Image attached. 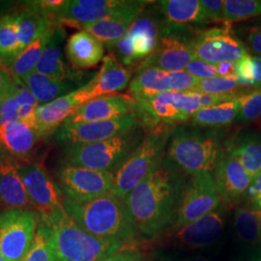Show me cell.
<instances>
[{"label":"cell","instance_id":"33","mask_svg":"<svg viewBox=\"0 0 261 261\" xmlns=\"http://www.w3.org/2000/svg\"><path fill=\"white\" fill-rule=\"evenodd\" d=\"M13 14L18 24L19 42L22 49L57 25V23L42 17L28 6L25 9Z\"/></svg>","mask_w":261,"mask_h":261},{"label":"cell","instance_id":"9","mask_svg":"<svg viewBox=\"0 0 261 261\" xmlns=\"http://www.w3.org/2000/svg\"><path fill=\"white\" fill-rule=\"evenodd\" d=\"M134 101L135 113L147 130L174 128L193 116L187 106V92L168 91Z\"/></svg>","mask_w":261,"mask_h":261},{"label":"cell","instance_id":"1","mask_svg":"<svg viewBox=\"0 0 261 261\" xmlns=\"http://www.w3.org/2000/svg\"><path fill=\"white\" fill-rule=\"evenodd\" d=\"M186 183L165 156L159 161L124 200L138 236L154 238L173 227Z\"/></svg>","mask_w":261,"mask_h":261},{"label":"cell","instance_id":"40","mask_svg":"<svg viewBox=\"0 0 261 261\" xmlns=\"http://www.w3.org/2000/svg\"><path fill=\"white\" fill-rule=\"evenodd\" d=\"M244 88L239 83L236 75H219L208 80H202L196 86L194 92L209 94V95H223L241 91Z\"/></svg>","mask_w":261,"mask_h":261},{"label":"cell","instance_id":"17","mask_svg":"<svg viewBox=\"0 0 261 261\" xmlns=\"http://www.w3.org/2000/svg\"><path fill=\"white\" fill-rule=\"evenodd\" d=\"M215 184L224 204L232 206L246 197L252 179L238 160L224 149L213 171Z\"/></svg>","mask_w":261,"mask_h":261},{"label":"cell","instance_id":"50","mask_svg":"<svg viewBox=\"0 0 261 261\" xmlns=\"http://www.w3.org/2000/svg\"><path fill=\"white\" fill-rule=\"evenodd\" d=\"M253 25H261V16L258 18H255V19H252Z\"/></svg>","mask_w":261,"mask_h":261},{"label":"cell","instance_id":"39","mask_svg":"<svg viewBox=\"0 0 261 261\" xmlns=\"http://www.w3.org/2000/svg\"><path fill=\"white\" fill-rule=\"evenodd\" d=\"M261 119V87L249 88L240 97V110L236 121L249 124Z\"/></svg>","mask_w":261,"mask_h":261},{"label":"cell","instance_id":"2","mask_svg":"<svg viewBox=\"0 0 261 261\" xmlns=\"http://www.w3.org/2000/svg\"><path fill=\"white\" fill-rule=\"evenodd\" d=\"M38 227L46 234L56 261H102L123 248L121 243L86 232L64 206L48 215H38Z\"/></svg>","mask_w":261,"mask_h":261},{"label":"cell","instance_id":"20","mask_svg":"<svg viewBox=\"0 0 261 261\" xmlns=\"http://www.w3.org/2000/svg\"><path fill=\"white\" fill-rule=\"evenodd\" d=\"M135 101L128 95L97 97L82 105L65 123L110 121L135 113Z\"/></svg>","mask_w":261,"mask_h":261},{"label":"cell","instance_id":"25","mask_svg":"<svg viewBox=\"0 0 261 261\" xmlns=\"http://www.w3.org/2000/svg\"><path fill=\"white\" fill-rule=\"evenodd\" d=\"M41 139L36 130L19 120L0 123V151L11 160L28 163V158Z\"/></svg>","mask_w":261,"mask_h":261},{"label":"cell","instance_id":"49","mask_svg":"<svg viewBox=\"0 0 261 261\" xmlns=\"http://www.w3.org/2000/svg\"><path fill=\"white\" fill-rule=\"evenodd\" d=\"M184 261H210L209 259H207L205 257H202V256H195V257H191V258H188L185 259Z\"/></svg>","mask_w":261,"mask_h":261},{"label":"cell","instance_id":"12","mask_svg":"<svg viewBox=\"0 0 261 261\" xmlns=\"http://www.w3.org/2000/svg\"><path fill=\"white\" fill-rule=\"evenodd\" d=\"M195 59L211 64L237 63L249 55L247 47L231 32V24L199 31L193 40Z\"/></svg>","mask_w":261,"mask_h":261},{"label":"cell","instance_id":"6","mask_svg":"<svg viewBox=\"0 0 261 261\" xmlns=\"http://www.w3.org/2000/svg\"><path fill=\"white\" fill-rule=\"evenodd\" d=\"M173 128L147 130L140 145L134 150L114 173L112 194L125 200L130 192L149 174L165 156L168 140Z\"/></svg>","mask_w":261,"mask_h":261},{"label":"cell","instance_id":"5","mask_svg":"<svg viewBox=\"0 0 261 261\" xmlns=\"http://www.w3.org/2000/svg\"><path fill=\"white\" fill-rule=\"evenodd\" d=\"M146 133L143 126H138L110 140L65 145L64 165L115 173L140 145Z\"/></svg>","mask_w":261,"mask_h":261},{"label":"cell","instance_id":"13","mask_svg":"<svg viewBox=\"0 0 261 261\" xmlns=\"http://www.w3.org/2000/svg\"><path fill=\"white\" fill-rule=\"evenodd\" d=\"M196 33L171 30L165 27L155 53L136 71L156 68L166 72L184 71L194 59L193 40Z\"/></svg>","mask_w":261,"mask_h":261},{"label":"cell","instance_id":"16","mask_svg":"<svg viewBox=\"0 0 261 261\" xmlns=\"http://www.w3.org/2000/svg\"><path fill=\"white\" fill-rule=\"evenodd\" d=\"M130 0H67L59 11L57 23L80 28L120 13Z\"/></svg>","mask_w":261,"mask_h":261},{"label":"cell","instance_id":"7","mask_svg":"<svg viewBox=\"0 0 261 261\" xmlns=\"http://www.w3.org/2000/svg\"><path fill=\"white\" fill-rule=\"evenodd\" d=\"M146 9L130 25L126 34L109 47L111 55L120 64L129 69L136 67L137 70L141 63L155 53L165 29L156 2L154 8L149 11Z\"/></svg>","mask_w":261,"mask_h":261},{"label":"cell","instance_id":"31","mask_svg":"<svg viewBox=\"0 0 261 261\" xmlns=\"http://www.w3.org/2000/svg\"><path fill=\"white\" fill-rule=\"evenodd\" d=\"M240 97L241 95L224 103L200 110L192 116L189 120V124L209 129H221L230 125L238 116L240 110Z\"/></svg>","mask_w":261,"mask_h":261},{"label":"cell","instance_id":"22","mask_svg":"<svg viewBox=\"0 0 261 261\" xmlns=\"http://www.w3.org/2000/svg\"><path fill=\"white\" fill-rule=\"evenodd\" d=\"M152 2L153 1L130 0V4L125 9L122 10L120 13L109 19L85 24L82 28V30H85L92 34L94 37L103 43V46L106 45L107 47H112L126 34L130 25Z\"/></svg>","mask_w":261,"mask_h":261},{"label":"cell","instance_id":"26","mask_svg":"<svg viewBox=\"0 0 261 261\" xmlns=\"http://www.w3.org/2000/svg\"><path fill=\"white\" fill-rule=\"evenodd\" d=\"M224 149L233 155L252 180L261 172V130H239L224 141Z\"/></svg>","mask_w":261,"mask_h":261},{"label":"cell","instance_id":"35","mask_svg":"<svg viewBox=\"0 0 261 261\" xmlns=\"http://www.w3.org/2000/svg\"><path fill=\"white\" fill-rule=\"evenodd\" d=\"M22 50L14 14L0 17V63L9 68Z\"/></svg>","mask_w":261,"mask_h":261},{"label":"cell","instance_id":"18","mask_svg":"<svg viewBox=\"0 0 261 261\" xmlns=\"http://www.w3.org/2000/svg\"><path fill=\"white\" fill-rule=\"evenodd\" d=\"M133 75V70L120 64L112 55L103 57L98 74L77 89L84 103L97 97L114 95L126 89Z\"/></svg>","mask_w":261,"mask_h":261},{"label":"cell","instance_id":"3","mask_svg":"<svg viewBox=\"0 0 261 261\" xmlns=\"http://www.w3.org/2000/svg\"><path fill=\"white\" fill-rule=\"evenodd\" d=\"M224 152L223 133L182 124L174 127L165 152L168 163L188 175L213 172Z\"/></svg>","mask_w":261,"mask_h":261},{"label":"cell","instance_id":"44","mask_svg":"<svg viewBox=\"0 0 261 261\" xmlns=\"http://www.w3.org/2000/svg\"><path fill=\"white\" fill-rule=\"evenodd\" d=\"M207 21H223L224 0H200Z\"/></svg>","mask_w":261,"mask_h":261},{"label":"cell","instance_id":"19","mask_svg":"<svg viewBox=\"0 0 261 261\" xmlns=\"http://www.w3.org/2000/svg\"><path fill=\"white\" fill-rule=\"evenodd\" d=\"M166 28L197 33L208 23L200 0H162L156 2Z\"/></svg>","mask_w":261,"mask_h":261},{"label":"cell","instance_id":"43","mask_svg":"<svg viewBox=\"0 0 261 261\" xmlns=\"http://www.w3.org/2000/svg\"><path fill=\"white\" fill-rule=\"evenodd\" d=\"M184 71L199 80H208L215 76H219L218 66L198 59H194L187 66Z\"/></svg>","mask_w":261,"mask_h":261},{"label":"cell","instance_id":"38","mask_svg":"<svg viewBox=\"0 0 261 261\" xmlns=\"http://www.w3.org/2000/svg\"><path fill=\"white\" fill-rule=\"evenodd\" d=\"M235 75L244 88L261 87V58L247 55L235 63Z\"/></svg>","mask_w":261,"mask_h":261},{"label":"cell","instance_id":"4","mask_svg":"<svg viewBox=\"0 0 261 261\" xmlns=\"http://www.w3.org/2000/svg\"><path fill=\"white\" fill-rule=\"evenodd\" d=\"M63 206L76 224L97 238L124 245L138 236L124 200L112 194L84 202L64 197Z\"/></svg>","mask_w":261,"mask_h":261},{"label":"cell","instance_id":"45","mask_svg":"<svg viewBox=\"0 0 261 261\" xmlns=\"http://www.w3.org/2000/svg\"><path fill=\"white\" fill-rule=\"evenodd\" d=\"M102 261H152L142 252L133 249L122 248L112 255L103 258Z\"/></svg>","mask_w":261,"mask_h":261},{"label":"cell","instance_id":"14","mask_svg":"<svg viewBox=\"0 0 261 261\" xmlns=\"http://www.w3.org/2000/svg\"><path fill=\"white\" fill-rule=\"evenodd\" d=\"M142 126L136 113L115 120L89 123H64L55 134L58 142L70 144H88L110 140L124 132Z\"/></svg>","mask_w":261,"mask_h":261},{"label":"cell","instance_id":"27","mask_svg":"<svg viewBox=\"0 0 261 261\" xmlns=\"http://www.w3.org/2000/svg\"><path fill=\"white\" fill-rule=\"evenodd\" d=\"M65 53L67 59L73 68L86 70L103 61L105 46L89 32L81 30L67 40Z\"/></svg>","mask_w":261,"mask_h":261},{"label":"cell","instance_id":"36","mask_svg":"<svg viewBox=\"0 0 261 261\" xmlns=\"http://www.w3.org/2000/svg\"><path fill=\"white\" fill-rule=\"evenodd\" d=\"M55 28H51L45 35L34 41L32 44L28 45V47H24L19 53V56H17V58L8 68L12 75L20 80L23 76L35 72L41 56L43 55V51L47 46Z\"/></svg>","mask_w":261,"mask_h":261},{"label":"cell","instance_id":"37","mask_svg":"<svg viewBox=\"0 0 261 261\" xmlns=\"http://www.w3.org/2000/svg\"><path fill=\"white\" fill-rule=\"evenodd\" d=\"M261 16V0H225L223 21L231 24L234 21L258 18Z\"/></svg>","mask_w":261,"mask_h":261},{"label":"cell","instance_id":"30","mask_svg":"<svg viewBox=\"0 0 261 261\" xmlns=\"http://www.w3.org/2000/svg\"><path fill=\"white\" fill-rule=\"evenodd\" d=\"M20 81L35 97L39 105L50 103L81 87L73 82L56 81L38 72H33L25 75L20 79Z\"/></svg>","mask_w":261,"mask_h":261},{"label":"cell","instance_id":"34","mask_svg":"<svg viewBox=\"0 0 261 261\" xmlns=\"http://www.w3.org/2000/svg\"><path fill=\"white\" fill-rule=\"evenodd\" d=\"M234 228L242 242L261 244V211L250 206L238 207L234 212Z\"/></svg>","mask_w":261,"mask_h":261},{"label":"cell","instance_id":"29","mask_svg":"<svg viewBox=\"0 0 261 261\" xmlns=\"http://www.w3.org/2000/svg\"><path fill=\"white\" fill-rule=\"evenodd\" d=\"M0 206L4 210L32 207L17 164L10 159L0 160Z\"/></svg>","mask_w":261,"mask_h":261},{"label":"cell","instance_id":"8","mask_svg":"<svg viewBox=\"0 0 261 261\" xmlns=\"http://www.w3.org/2000/svg\"><path fill=\"white\" fill-rule=\"evenodd\" d=\"M38 214L30 209L0 212V252L6 261H23L34 241Z\"/></svg>","mask_w":261,"mask_h":261},{"label":"cell","instance_id":"51","mask_svg":"<svg viewBox=\"0 0 261 261\" xmlns=\"http://www.w3.org/2000/svg\"><path fill=\"white\" fill-rule=\"evenodd\" d=\"M0 261H6L5 260V258L3 257V255L1 254V252H0Z\"/></svg>","mask_w":261,"mask_h":261},{"label":"cell","instance_id":"23","mask_svg":"<svg viewBox=\"0 0 261 261\" xmlns=\"http://www.w3.org/2000/svg\"><path fill=\"white\" fill-rule=\"evenodd\" d=\"M173 240L188 249H202L217 242L224 231V218L220 209L182 227L174 228Z\"/></svg>","mask_w":261,"mask_h":261},{"label":"cell","instance_id":"48","mask_svg":"<svg viewBox=\"0 0 261 261\" xmlns=\"http://www.w3.org/2000/svg\"><path fill=\"white\" fill-rule=\"evenodd\" d=\"M249 203H250V207H252L255 210L261 211V193L258 196H256L251 199L249 201Z\"/></svg>","mask_w":261,"mask_h":261},{"label":"cell","instance_id":"41","mask_svg":"<svg viewBox=\"0 0 261 261\" xmlns=\"http://www.w3.org/2000/svg\"><path fill=\"white\" fill-rule=\"evenodd\" d=\"M23 261H56L46 234L38 226L31 249Z\"/></svg>","mask_w":261,"mask_h":261},{"label":"cell","instance_id":"21","mask_svg":"<svg viewBox=\"0 0 261 261\" xmlns=\"http://www.w3.org/2000/svg\"><path fill=\"white\" fill-rule=\"evenodd\" d=\"M65 36L64 27L60 24L56 25L43 51L35 72L56 81H70L82 87L85 84L83 82V72L70 67L63 56L62 44Z\"/></svg>","mask_w":261,"mask_h":261},{"label":"cell","instance_id":"46","mask_svg":"<svg viewBox=\"0 0 261 261\" xmlns=\"http://www.w3.org/2000/svg\"><path fill=\"white\" fill-rule=\"evenodd\" d=\"M17 79L11 74L7 67L0 63V100L13 90L17 84Z\"/></svg>","mask_w":261,"mask_h":261},{"label":"cell","instance_id":"10","mask_svg":"<svg viewBox=\"0 0 261 261\" xmlns=\"http://www.w3.org/2000/svg\"><path fill=\"white\" fill-rule=\"evenodd\" d=\"M222 203L213 172L201 171L192 175L184 188L177 219L172 228L182 227L214 212Z\"/></svg>","mask_w":261,"mask_h":261},{"label":"cell","instance_id":"32","mask_svg":"<svg viewBox=\"0 0 261 261\" xmlns=\"http://www.w3.org/2000/svg\"><path fill=\"white\" fill-rule=\"evenodd\" d=\"M168 91V72L148 68L136 71L128 86V96L133 100L149 98Z\"/></svg>","mask_w":261,"mask_h":261},{"label":"cell","instance_id":"15","mask_svg":"<svg viewBox=\"0 0 261 261\" xmlns=\"http://www.w3.org/2000/svg\"><path fill=\"white\" fill-rule=\"evenodd\" d=\"M28 192L31 206L38 215H48L63 206L62 192L37 163H16Z\"/></svg>","mask_w":261,"mask_h":261},{"label":"cell","instance_id":"24","mask_svg":"<svg viewBox=\"0 0 261 261\" xmlns=\"http://www.w3.org/2000/svg\"><path fill=\"white\" fill-rule=\"evenodd\" d=\"M84 102L77 89L35 110L34 129L41 138L55 135Z\"/></svg>","mask_w":261,"mask_h":261},{"label":"cell","instance_id":"11","mask_svg":"<svg viewBox=\"0 0 261 261\" xmlns=\"http://www.w3.org/2000/svg\"><path fill=\"white\" fill-rule=\"evenodd\" d=\"M58 187L65 198L76 202L112 194L114 173L64 165L57 172Z\"/></svg>","mask_w":261,"mask_h":261},{"label":"cell","instance_id":"52","mask_svg":"<svg viewBox=\"0 0 261 261\" xmlns=\"http://www.w3.org/2000/svg\"><path fill=\"white\" fill-rule=\"evenodd\" d=\"M256 261H261V259H260V260H256Z\"/></svg>","mask_w":261,"mask_h":261},{"label":"cell","instance_id":"42","mask_svg":"<svg viewBox=\"0 0 261 261\" xmlns=\"http://www.w3.org/2000/svg\"><path fill=\"white\" fill-rule=\"evenodd\" d=\"M202 80L188 74L186 71L168 72V91L171 92H194Z\"/></svg>","mask_w":261,"mask_h":261},{"label":"cell","instance_id":"28","mask_svg":"<svg viewBox=\"0 0 261 261\" xmlns=\"http://www.w3.org/2000/svg\"><path fill=\"white\" fill-rule=\"evenodd\" d=\"M37 100L24 84L17 79V84L7 96L0 100V123L19 120L34 128Z\"/></svg>","mask_w":261,"mask_h":261},{"label":"cell","instance_id":"47","mask_svg":"<svg viewBox=\"0 0 261 261\" xmlns=\"http://www.w3.org/2000/svg\"><path fill=\"white\" fill-rule=\"evenodd\" d=\"M246 45L252 53L261 56V25H252L245 36Z\"/></svg>","mask_w":261,"mask_h":261}]
</instances>
